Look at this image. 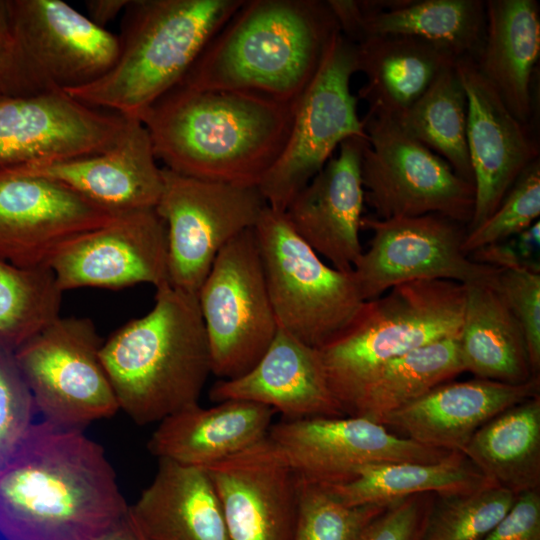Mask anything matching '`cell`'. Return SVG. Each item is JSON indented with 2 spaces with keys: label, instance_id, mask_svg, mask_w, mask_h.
Instances as JSON below:
<instances>
[{
  "label": "cell",
  "instance_id": "17",
  "mask_svg": "<svg viewBox=\"0 0 540 540\" xmlns=\"http://www.w3.org/2000/svg\"><path fill=\"white\" fill-rule=\"evenodd\" d=\"M62 292L168 282L166 227L155 209L116 215L65 242L49 259Z\"/></svg>",
  "mask_w": 540,
  "mask_h": 540
},
{
  "label": "cell",
  "instance_id": "21",
  "mask_svg": "<svg viewBox=\"0 0 540 540\" xmlns=\"http://www.w3.org/2000/svg\"><path fill=\"white\" fill-rule=\"evenodd\" d=\"M150 135L143 123L128 118L109 149L79 157L31 163L21 172L54 180L114 215L154 209L163 188Z\"/></svg>",
  "mask_w": 540,
  "mask_h": 540
},
{
  "label": "cell",
  "instance_id": "36",
  "mask_svg": "<svg viewBox=\"0 0 540 540\" xmlns=\"http://www.w3.org/2000/svg\"><path fill=\"white\" fill-rule=\"evenodd\" d=\"M518 495L495 484L431 505L421 540H484L513 507Z\"/></svg>",
  "mask_w": 540,
  "mask_h": 540
},
{
  "label": "cell",
  "instance_id": "4",
  "mask_svg": "<svg viewBox=\"0 0 540 540\" xmlns=\"http://www.w3.org/2000/svg\"><path fill=\"white\" fill-rule=\"evenodd\" d=\"M100 357L119 409L138 425L197 404L212 373L197 295L156 288L152 309L103 342Z\"/></svg>",
  "mask_w": 540,
  "mask_h": 540
},
{
  "label": "cell",
  "instance_id": "1",
  "mask_svg": "<svg viewBox=\"0 0 540 540\" xmlns=\"http://www.w3.org/2000/svg\"><path fill=\"white\" fill-rule=\"evenodd\" d=\"M128 508L104 449L81 429L33 423L0 469L7 540H96Z\"/></svg>",
  "mask_w": 540,
  "mask_h": 540
},
{
  "label": "cell",
  "instance_id": "23",
  "mask_svg": "<svg viewBox=\"0 0 540 540\" xmlns=\"http://www.w3.org/2000/svg\"><path fill=\"white\" fill-rule=\"evenodd\" d=\"M332 6L341 33L354 44L369 36H410L455 61H475L483 46L486 16L481 0H336Z\"/></svg>",
  "mask_w": 540,
  "mask_h": 540
},
{
  "label": "cell",
  "instance_id": "43",
  "mask_svg": "<svg viewBox=\"0 0 540 540\" xmlns=\"http://www.w3.org/2000/svg\"><path fill=\"white\" fill-rule=\"evenodd\" d=\"M484 540H540V493L518 495L513 507Z\"/></svg>",
  "mask_w": 540,
  "mask_h": 540
},
{
  "label": "cell",
  "instance_id": "32",
  "mask_svg": "<svg viewBox=\"0 0 540 540\" xmlns=\"http://www.w3.org/2000/svg\"><path fill=\"white\" fill-rule=\"evenodd\" d=\"M461 453L491 483L519 495L540 487V395L481 426Z\"/></svg>",
  "mask_w": 540,
  "mask_h": 540
},
{
  "label": "cell",
  "instance_id": "33",
  "mask_svg": "<svg viewBox=\"0 0 540 540\" xmlns=\"http://www.w3.org/2000/svg\"><path fill=\"white\" fill-rule=\"evenodd\" d=\"M457 337L435 341L379 366L348 416L380 421L464 372Z\"/></svg>",
  "mask_w": 540,
  "mask_h": 540
},
{
  "label": "cell",
  "instance_id": "35",
  "mask_svg": "<svg viewBox=\"0 0 540 540\" xmlns=\"http://www.w3.org/2000/svg\"><path fill=\"white\" fill-rule=\"evenodd\" d=\"M62 294L47 266L0 260V347L14 352L58 318Z\"/></svg>",
  "mask_w": 540,
  "mask_h": 540
},
{
  "label": "cell",
  "instance_id": "41",
  "mask_svg": "<svg viewBox=\"0 0 540 540\" xmlns=\"http://www.w3.org/2000/svg\"><path fill=\"white\" fill-rule=\"evenodd\" d=\"M413 495L388 506L364 530L359 540H421L432 503Z\"/></svg>",
  "mask_w": 540,
  "mask_h": 540
},
{
  "label": "cell",
  "instance_id": "6",
  "mask_svg": "<svg viewBox=\"0 0 540 540\" xmlns=\"http://www.w3.org/2000/svg\"><path fill=\"white\" fill-rule=\"evenodd\" d=\"M466 286L448 280L397 285L365 301L352 323L319 348L330 390L350 415L367 379L382 364L460 334Z\"/></svg>",
  "mask_w": 540,
  "mask_h": 540
},
{
  "label": "cell",
  "instance_id": "22",
  "mask_svg": "<svg viewBox=\"0 0 540 540\" xmlns=\"http://www.w3.org/2000/svg\"><path fill=\"white\" fill-rule=\"evenodd\" d=\"M367 138L344 140L335 157L293 198L283 212L295 233L332 267L351 272L360 243L364 188L361 157Z\"/></svg>",
  "mask_w": 540,
  "mask_h": 540
},
{
  "label": "cell",
  "instance_id": "42",
  "mask_svg": "<svg viewBox=\"0 0 540 540\" xmlns=\"http://www.w3.org/2000/svg\"><path fill=\"white\" fill-rule=\"evenodd\" d=\"M540 222L501 242L480 248L470 254L479 263L498 269H525L540 273Z\"/></svg>",
  "mask_w": 540,
  "mask_h": 540
},
{
  "label": "cell",
  "instance_id": "31",
  "mask_svg": "<svg viewBox=\"0 0 540 540\" xmlns=\"http://www.w3.org/2000/svg\"><path fill=\"white\" fill-rule=\"evenodd\" d=\"M491 484L462 453L453 452L434 462L365 465L345 482L321 486L348 506H388L413 495L454 496Z\"/></svg>",
  "mask_w": 540,
  "mask_h": 540
},
{
  "label": "cell",
  "instance_id": "27",
  "mask_svg": "<svg viewBox=\"0 0 540 540\" xmlns=\"http://www.w3.org/2000/svg\"><path fill=\"white\" fill-rule=\"evenodd\" d=\"M129 514L146 540H230L205 468L159 459Z\"/></svg>",
  "mask_w": 540,
  "mask_h": 540
},
{
  "label": "cell",
  "instance_id": "44",
  "mask_svg": "<svg viewBox=\"0 0 540 540\" xmlns=\"http://www.w3.org/2000/svg\"><path fill=\"white\" fill-rule=\"evenodd\" d=\"M29 94L12 36L9 0H0V99Z\"/></svg>",
  "mask_w": 540,
  "mask_h": 540
},
{
  "label": "cell",
  "instance_id": "38",
  "mask_svg": "<svg viewBox=\"0 0 540 540\" xmlns=\"http://www.w3.org/2000/svg\"><path fill=\"white\" fill-rule=\"evenodd\" d=\"M540 215V162L531 163L518 177L497 209L479 226L466 231L463 251H474L514 236Z\"/></svg>",
  "mask_w": 540,
  "mask_h": 540
},
{
  "label": "cell",
  "instance_id": "39",
  "mask_svg": "<svg viewBox=\"0 0 540 540\" xmlns=\"http://www.w3.org/2000/svg\"><path fill=\"white\" fill-rule=\"evenodd\" d=\"M36 406L12 351L0 347V469L33 425Z\"/></svg>",
  "mask_w": 540,
  "mask_h": 540
},
{
  "label": "cell",
  "instance_id": "46",
  "mask_svg": "<svg viewBox=\"0 0 540 540\" xmlns=\"http://www.w3.org/2000/svg\"><path fill=\"white\" fill-rule=\"evenodd\" d=\"M96 540H146L133 522L128 511L114 522Z\"/></svg>",
  "mask_w": 540,
  "mask_h": 540
},
{
  "label": "cell",
  "instance_id": "5",
  "mask_svg": "<svg viewBox=\"0 0 540 540\" xmlns=\"http://www.w3.org/2000/svg\"><path fill=\"white\" fill-rule=\"evenodd\" d=\"M243 2L128 1L112 67L95 81L65 92L89 106L140 119L180 83Z\"/></svg>",
  "mask_w": 540,
  "mask_h": 540
},
{
  "label": "cell",
  "instance_id": "16",
  "mask_svg": "<svg viewBox=\"0 0 540 540\" xmlns=\"http://www.w3.org/2000/svg\"><path fill=\"white\" fill-rule=\"evenodd\" d=\"M127 121L65 91L0 99V170L105 151Z\"/></svg>",
  "mask_w": 540,
  "mask_h": 540
},
{
  "label": "cell",
  "instance_id": "14",
  "mask_svg": "<svg viewBox=\"0 0 540 540\" xmlns=\"http://www.w3.org/2000/svg\"><path fill=\"white\" fill-rule=\"evenodd\" d=\"M12 36L31 94L67 91L105 74L118 36L62 0H9Z\"/></svg>",
  "mask_w": 540,
  "mask_h": 540
},
{
  "label": "cell",
  "instance_id": "20",
  "mask_svg": "<svg viewBox=\"0 0 540 540\" xmlns=\"http://www.w3.org/2000/svg\"><path fill=\"white\" fill-rule=\"evenodd\" d=\"M455 67L468 107L467 146L475 190L473 216L466 229L470 231L497 209L521 173L539 159V146L473 59L458 60Z\"/></svg>",
  "mask_w": 540,
  "mask_h": 540
},
{
  "label": "cell",
  "instance_id": "28",
  "mask_svg": "<svg viewBox=\"0 0 540 540\" xmlns=\"http://www.w3.org/2000/svg\"><path fill=\"white\" fill-rule=\"evenodd\" d=\"M539 12L535 0L486 1L484 42L475 60L508 110L528 127L531 79L540 54Z\"/></svg>",
  "mask_w": 540,
  "mask_h": 540
},
{
  "label": "cell",
  "instance_id": "40",
  "mask_svg": "<svg viewBox=\"0 0 540 540\" xmlns=\"http://www.w3.org/2000/svg\"><path fill=\"white\" fill-rule=\"evenodd\" d=\"M496 288L519 323L533 374L540 370V273L525 269H500Z\"/></svg>",
  "mask_w": 540,
  "mask_h": 540
},
{
  "label": "cell",
  "instance_id": "18",
  "mask_svg": "<svg viewBox=\"0 0 540 540\" xmlns=\"http://www.w3.org/2000/svg\"><path fill=\"white\" fill-rule=\"evenodd\" d=\"M116 215L51 179L0 170V260L18 267L47 266L73 237Z\"/></svg>",
  "mask_w": 540,
  "mask_h": 540
},
{
  "label": "cell",
  "instance_id": "30",
  "mask_svg": "<svg viewBox=\"0 0 540 540\" xmlns=\"http://www.w3.org/2000/svg\"><path fill=\"white\" fill-rule=\"evenodd\" d=\"M466 286L458 338L464 371L478 379L522 384L533 374L523 331L494 283Z\"/></svg>",
  "mask_w": 540,
  "mask_h": 540
},
{
  "label": "cell",
  "instance_id": "11",
  "mask_svg": "<svg viewBox=\"0 0 540 540\" xmlns=\"http://www.w3.org/2000/svg\"><path fill=\"white\" fill-rule=\"evenodd\" d=\"M155 211L166 227L168 282L197 295L220 251L254 228L267 203L258 186L184 176L162 168Z\"/></svg>",
  "mask_w": 540,
  "mask_h": 540
},
{
  "label": "cell",
  "instance_id": "7",
  "mask_svg": "<svg viewBox=\"0 0 540 540\" xmlns=\"http://www.w3.org/2000/svg\"><path fill=\"white\" fill-rule=\"evenodd\" d=\"M278 327L319 349L340 335L365 301L352 271L326 265L268 206L254 227Z\"/></svg>",
  "mask_w": 540,
  "mask_h": 540
},
{
  "label": "cell",
  "instance_id": "26",
  "mask_svg": "<svg viewBox=\"0 0 540 540\" xmlns=\"http://www.w3.org/2000/svg\"><path fill=\"white\" fill-rule=\"evenodd\" d=\"M275 413L244 400H225L209 408L197 403L161 420L147 449L158 460L205 468L265 438Z\"/></svg>",
  "mask_w": 540,
  "mask_h": 540
},
{
  "label": "cell",
  "instance_id": "29",
  "mask_svg": "<svg viewBox=\"0 0 540 540\" xmlns=\"http://www.w3.org/2000/svg\"><path fill=\"white\" fill-rule=\"evenodd\" d=\"M356 45L359 97L369 113L396 118L414 104L455 60L434 45L403 35L369 36Z\"/></svg>",
  "mask_w": 540,
  "mask_h": 540
},
{
  "label": "cell",
  "instance_id": "45",
  "mask_svg": "<svg viewBox=\"0 0 540 540\" xmlns=\"http://www.w3.org/2000/svg\"><path fill=\"white\" fill-rule=\"evenodd\" d=\"M128 0H88L85 6L88 18L97 26L105 28L121 11H124Z\"/></svg>",
  "mask_w": 540,
  "mask_h": 540
},
{
  "label": "cell",
  "instance_id": "3",
  "mask_svg": "<svg viewBox=\"0 0 540 540\" xmlns=\"http://www.w3.org/2000/svg\"><path fill=\"white\" fill-rule=\"evenodd\" d=\"M340 33L321 0H244L180 84L295 105Z\"/></svg>",
  "mask_w": 540,
  "mask_h": 540
},
{
  "label": "cell",
  "instance_id": "25",
  "mask_svg": "<svg viewBox=\"0 0 540 540\" xmlns=\"http://www.w3.org/2000/svg\"><path fill=\"white\" fill-rule=\"evenodd\" d=\"M210 398L254 402L286 419L346 416L330 390L318 349L279 327L261 359L240 377L213 385Z\"/></svg>",
  "mask_w": 540,
  "mask_h": 540
},
{
  "label": "cell",
  "instance_id": "12",
  "mask_svg": "<svg viewBox=\"0 0 540 540\" xmlns=\"http://www.w3.org/2000/svg\"><path fill=\"white\" fill-rule=\"evenodd\" d=\"M89 318L59 316L14 352L43 420L83 430L119 409Z\"/></svg>",
  "mask_w": 540,
  "mask_h": 540
},
{
  "label": "cell",
  "instance_id": "37",
  "mask_svg": "<svg viewBox=\"0 0 540 540\" xmlns=\"http://www.w3.org/2000/svg\"><path fill=\"white\" fill-rule=\"evenodd\" d=\"M388 506H348L325 487L299 478L298 513L292 540H359L367 526Z\"/></svg>",
  "mask_w": 540,
  "mask_h": 540
},
{
  "label": "cell",
  "instance_id": "8",
  "mask_svg": "<svg viewBox=\"0 0 540 540\" xmlns=\"http://www.w3.org/2000/svg\"><path fill=\"white\" fill-rule=\"evenodd\" d=\"M361 157L364 200L375 218L439 214L468 225L474 185L439 155L406 133L392 118L367 113Z\"/></svg>",
  "mask_w": 540,
  "mask_h": 540
},
{
  "label": "cell",
  "instance_id": "15",
  "mask_svg": "<svg viewBox=\"0 0 540 540\" xmlns=\"http://www.w3.org/2000/svg\"><path fill=\"white\" fill-rule=\"evenodd\" d=\"M267 436L301 480L318 485L345 482L365 465L434 462L453 453L361 416L285 418L272 424Z\"/></svg>",
  "mask_w": 540,
  "mask_h": 540
},
{
  "label": "cell",
  "instance_id": "10",
  "mask_svg": "<svg viewBox=\"0 0 540 540\" xmlns=\"http://www.w3.org/2000/svg\"><path fill=\"white\" fill-rule=\"evenodd\" d=\"M358 72L356 45L341 32L294 105L293 123L280 157L258 185L267 206L284 212L293 198L351 137L367 138L350 89Z\"/></svg>",
  "mask_w": 540,
  "mask_h": 540
},
{
  "label": "cell",
  "instance_id": "9",
  "mask_svg": "<svg viewBox=\"0 0 540 540\" xmlns=\"http://www.w3.org/2000/svg\"><path fill=\"white\" fill-rule=\"evenodd\" d=\"M197 300L212 374L221 380L245 374L278 331L254 228L237 235L220 251Z\"/></svg>",
  "mask_w": 540,
  "mask_h": 540
},
{
  "label": "cell",
  "instance_id": "2",
  "mask_svg": "<svg viewBox=\"0 0 540 540\" xmlns=\"http://www.w3.org/2000/svg\"><path fill=\"white\" fill-rule=\"evenodd\" d=\"M294 106L265 95L177 84L140 117L157 160L197 179L258 186L283 152Z\"/></svg>",
  "mask_w": 540,
  "mask_h": 540
},
{
  "label": "cell",
  "instance_id": "13",
  "mask_svg": "<svg viewBox=\"0 0 540 540\" xmlns=\"http://www.w3.org/2000/svg\"><path fill=\"white\" fill-rule=\"evenodd\" d=\"M361 228L369 229L372 238L352 274L364 301L407 282L494 283L500 272L467 255L462 248L466 235L463 225L439 214L391 219L362 217Z\"/></svg>",
  "mask_w": 540,
  "mask_h": 540
},
{
  "label": "cell",
  "instance_id": "19",
  "mask_svg": "<svg viewBox=\"0 0 540 540\" xmlns=\"http://www.w3.org/2000/svg\"><path fill=\"white\" fill-rule=\"evenodd\" d=\"M230 540H292L299 477L266 436L205 467Z\"/></svg>",
  "mask_w": 540,
  "mask_h": 540
},
{
  "label": "cell",
  "instance_id": "34",
  "mask_svg": "<svg viewBox=\"0 0 540 540\" xmlns=\"http://www.w3.org/2000/svg\"><path fill=\"white\" fill-rule=\"evenodd\" d=\"M467 111L466 93L453 64L438 75L414 104L392 119L443 158L457 175L473 184L466 134Z\"/></svg>",
  "mask_w": 540,
  "mask_h": 540
},
{
  "label": "cell",
  "instance_id": "24",
  "mask_svg": "<svg viewBox=\"0 0 540 540\" xmlns=\"http://www.w3.org/2000/svg\"><path fill=\"white\" fill-rule=\"evenodd\" d=\"M540 379L507 384L475 379L443 383L380 423L421 445L460 452L474 433L506 409L540 395Z\"/></svg>",
  "mask_w": 540,
  "mask_h": 540
}]
</instances>
